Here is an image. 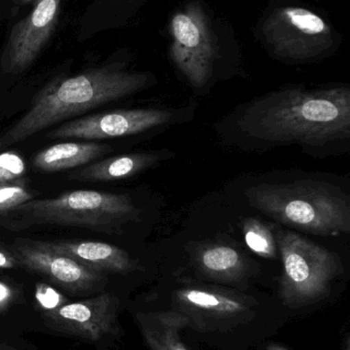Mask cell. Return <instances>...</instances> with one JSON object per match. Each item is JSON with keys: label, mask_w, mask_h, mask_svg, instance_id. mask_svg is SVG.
Listing matches in <instances>:
<instances>
[{"label": "cell", "mask_w": 350, "mask_h": 350, "mask_svg": "<svg viewBox=\"0 0 350 350\" xmlns=\"http://www.w3.org/2000/svg\"><path fill=\"white\" fill-rule=\"evenodd\" d=\"M193 267L203 281L247 291L251 267L244 255L227 245H205L193 256Z\"/></svg>", "instance_id": "cell-13"}, {"label": "cell", "mask_w": 350, "mask_h": 350, "mask_svg": "<svg viewBox=\"0 0 350 350\" xmlns=\"http://www.w3.org/2000/svg\"><path fill=\"white\" fill-rule=\"evenodd\" d=\"M277 248L283 261L277 299L289 314L326 301L342 275L338 255L290 230H279Z\"/></svg>", "instance_id": "cell-6"}, {"label": "cell", "mask_w": 350, "mask_h": 350, "mask_svg": "<svg viewBox=\"0 0 350 350\" xmlns=\"http://www.w3.org/2000/svg\"><path fill=\"white\" fill-rule=\"evenodd\" d=\"M27 165L24 159L16 152L0 153V187L23 180Z\"/></svg>", "instance_id": "cell-20"}, {"label": "cell", "mask_w": 350, "mask_h": 350, "mask_svg": "<svg viewBox=\"0 0 350 350\" xmlns=\"http://www.w3.org/2000/svg\"><path fill=\"white\" fill-rule=\"evenodd\" d=\"M140 210L127 195L76 189L51 199L30 200L6 214L14 228L55 224L114 234L123 224L137 219Z\"/></svg>", "instance_id": "cell-5"}, {"label": "cell", "mask_w": 350, "mask_h": 350, "mask_svg": "<svg viewBox=\"0 0 350 350\" xmlns=\"http://www.w3.org/2000/svg\"><path fill=\"white\" fill-rule=\"evenodd\" d=\"M110 151L111 147L102 144H57L37 153L32 163L39 172H64L86 165Z\"/></svg>", "instance_id": "cell-16"}, {"label": "cell", "mask_w": 350, "mask_h": 350, "mask_svg": "<svg viewBox=\"0 0 350 350\" xmlns=\"http://www.w3.org/2000/svg\"><path fill=\"white\" fill-rule=\"evenodd\" d=\"M151 80L150 74L129 71L117 63L55 80L35 96L28 112L0 137V151L62 121L139 92Z\"/></svg>", "instance_id": "cell-3"}, {"label": "cell", "mask_w": 350, "mask_h": 350, "mask_svg": "<svg viewBox=\"0 0 350 350\" xmlns=\"http://www.w3.org/2000/svg\"><path fill=\"white\" fill-rule=\"evenodd\" d=\"M251 205L298 230L334 237L350 230V206L345 193L324 183L300 180L256 185L247 189Z\"/></svg>", "instance_id": "cell-4"}, {"label": "cell", "mask_w": 350, "mask_h": 350, "mask_svg": "<svg viewBox=\"0 0 350 350\" xmlns=\"http://www.w3.org/2000/svg\"><path fill=\"white\" fill-rule=\"evenodd\" d=\"M12 251L18 265L49 278L60 287L73 293L98 291L106 281L104 273L71 257L53 252L39 242H16Z\"/></svg>", "instance_id": "cell-12"}, {"label": "cell", "mask_w": 350, "mask_h": 350, "mask_svg": "<svg viewBox=\"0 0 350 350\" xmlns=\"http://www.w3.org/2000/svg\"><path fill=\"white\" fill-rule=\"evenodd\" d=\"M263 350H290L287 349V347H284V345H279L277 342H266L265 343L264 347H263Z\"/></svg>", "instance_id": "cell-24"}, {"label": "cell", "mask_w": 350, "mask_h": 350, "mask_svg": "<svg viewBox=\"0 0 350 350\" xmlns=\"http://www.w3.org/2000/svg\"><path fill=\"white\" fill-rule=\"evenodd\" d=\"M35 299L43 312H51L67 304L65 296L51 286L43 283L36 284Z\"/></svg>", "instance_id": "cell-21"}, {"label": "cell", "mask_w": 350, "mask_h": 350, "mask_svg": "<svg viewBox=\"0 0 350 350\" xmlns=\"http://www.w3.org/2000/svg\"><path fill=\"white\" fill-rule=\"evenodd\" d=\"M62 0H35L30 14L14 25L2 53V70L6 73L26 71L38 57L59 20Z\"/></svg>", "instance_id": "cell-10"}, {"label": "cell", "mask_w": 350, "mask_h": 350, "mask_svg": "<svg viewBox=\"0 0 350 350\" xmlns=\"http://www.w3.org/2000/svg\"><path fill=\"white\" fill-rule=\"evenodd\" d=\"M166 109H133L90 115L64 123L47 135L49 139H82L88 141L115 139L145 133L174 120Z\"/></svg>", "instance_id": "cell-9"}, {"label": "cell", "mask_w": 350, "mask_h": 350, "mask_svg": "<svg viewBox=\"0 0 350 350\" xmlns=\"http://www.w3.org/2000/svg\"><path fill=\"white\" fill-rule=\"evenodd\" d=\"M263 37L277 57L308 61L334 44L328 23L318 14L298 6L277 8L265 20Z\"/></svg>", "instance_id": "cell-7"}, {"label": "cell", "mask_w": 350, "mask_h": 350, "mask_svg": "<svg viewBox=\"0 0 350 350\" xmlns=\"http://www.w3.org/2000/svg\"><path fill=\"white\" fill-rule=\"evenodd\" d=\"M119 308L116 296L103 293L84 301L65 304L42 316L45 323L57 330L100 342L118 333Z\"/></svg>", "instance_id": "cell-11"}, {"label": "cell", "mask_w": 350, "mask_h": 350, "mask_svg": "<svg viewBox=\"0 0 350 350\" xmlns=\"http://www.w3.org/2000/svg\"><path fill=\"white\" fill-rule=\"evenodd\" d=\"M12 298V290L10 286L0 282V310L10 304Z\"/></svg>", "instance_id": "cell-23"}, {"label": "cell", "mask_w": 350, "mask_h": 350, "mask_svg": "<svg viewBox=\"0 0 350 350\" xmlns=\"http://www.w3.org/2000/svg\"><path fill=\"white\" fill-rule=\"evenodd\" d=\"M242 133L269 144L320 147L350 137V90L347 86L271 92L247 107Z\"/></svg>", "instance_id": "cell-2"}, {"label": "cell", "mask_w": 350, "mask_h": 350, "mask_svg": "<svg viewBox=\"0 0 350 350\" xmlns=\"http://www.w3.org/2000/svg\"><path fill=\"white\" fill-rule=\"evenodd\" d=\"M342 350H350L349 349V335H347L345 341H343V349Z\"/></svg>", "instance_id": "cell-25"}, {"label": "cell", "mask_w": 350, "mask_h": 350, "mask_svg": "<svg viewBox=\"0 0 350 350\" xmlns=\"http://www.w3.org/2000/svg\"><path fill=\"white\" fill-rule=\"evenodd\" d=\"M18 265V260H16L14 255L10 254L6 251L0 249V269H14Z\"/></svg>", "instance_id": "cell-22"}, {"label": "cell", "mask_w": 350, "mask_h": 350, "mask_svg": "<svg viewBox=\"0 0 350 350\" xmlns=\"http://www.w3.org/2000/svg\"><path fill=\"white\" fill-rule=\"evenodd\" d=\"M0 350H16V349H12V347H6V345H0Z\"/></svg>", "instance_id": "cell-27"}, {"label": "cell", "mask_w": 350, "mask_h": 350, "mask_svg": "<svg viewBox=\"0 0 350 350\" xmlns=\"http://www.w3.org/2000/svg\"><path fill=\"white\" fill-rule=\"evenodd\" d=\"M162 156L156 153H136L108 158L90 164L68 177L74 180L114 181L129 178L155 165Z\"/></svg>", "instance_id": "cell-17"}, {"label": "cell", "mask_w": 350, "mask_h": 350, "mask_svg": "<svg viewBox=\"0 0 350 350\" xmlns=\"http://www.w3.org/2000/svg\"><path fill=\"white\" fill-rule=\"evenodd\" d=\"M136 324L149 350H191L183 341L187 320L180 312L150 308L136 312Z\"/></svg>", "instance_id": "cell-15"}, {"label": "cell", "mask_w": 350, "mask_h": 350, "mask_svg": "<svg viewBox=\"0 0 350 350\" xmlns=\"http://www.w3.org/2000/svg\"><path fill=\"white\" fill-rule=\"evenodd\" d=\"M10 1L16 4H26L29 3V2L35 1V0H10Z\"/></svg>", "instance_id": "cell-26"}, {"label": "cell", "mask_w": 350, "mask_h": 350, "mask_svg": "<svg viewBox=\"0 0 350 350\" xmlns=\"http://www.w3.org/2000/svg\"><path fill=\"white\" fill-rule=\"evenodd\" d=\"M170 57L195 88H203L213 73L217 55L216 39L209 18L199 2L179 10L170 24Z\"/></svg>", "instance_id": "cell-8"}, {"label": "cell", "mask_w": 350, "mask_h": 350, "mask_svg": "<svg viewBox=\"0 0 350 350\" xmlns=\"http://www.w3.org/2000/svg\"><path fill=\"white\" fill-rule=\"evenodd\" d=\"M152 308L180 312L195 340L217 350H249L290 318L279 299L216 284L178 279L156 295Z\"/></svg>", "instance_id": "cell-1"}, {"label": "cell", "mask_w": 350, "mask_h": 350, "mask_svg": "<svg viewBox=\"0 0 350 350\" xmlns=\"http://www.w3.org/2000/svg\"><path fill=\"white\" fill-rule=\"evenodd\" d=\"M45 248L75 259L100 273H129L140 269L139 263L123 249L95 241L39 242Z\"/></svg>", "instance_id": "cell-14"}, {"label": "cell", "mask_w": 350, "mask_h": 350, "mask_svg": "<svg viewBox=\"0 0 350 350\" xmlns=\"http://www.w3.org/2000/svg\"><path fill=\"white\" fill-rule=\"evenodd\" d=\"M34 197L35 193L27 189L24 179L12 185L0 187V216L10 213L14 208Z\"/></svg>", "instance_id": "cell-19"}, {"label": "cell", "mask_w": 350, "mask_h": 350, "mask_svg": "<svg viewBox=\"0 0 350 350\" xmlns=\"http://www.w3.org/2000/svg\"><path fill=\"white\" fill-rule=\"evenodd\" d=\"M245 240L251 250L264 258H275L277 243L273 234L262 222L249 218L245 222Z\"/></svg>", "instance_id": "cell-18"}]
</instances>
